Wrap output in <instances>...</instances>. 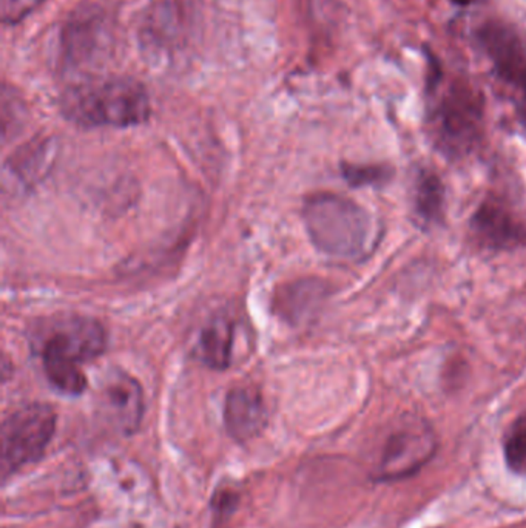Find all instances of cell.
Returning <instances> with one entry per match:
<instances>
[{
	"label": "cell",
	"instance_id": "cell-1",
	"mask_svg": "<svg viewBox=\"0 0 526 528\" xmlns=\"http://www.w3.org/2000/svg\"><path fill=\"white\" fill-rule=\"evenodd\" d=\"M61 111L85 128H127L149 121L151 102L144 83L132 76H87L62 91Z\"/></svg>",
	"mask_w": 526,
	"mask_h": 528
},
{
	"label": "cell",
	"instance_id": "cell-2",
	"mask_svg": "<svg viewBox=\"0 0 526 528\" xmlns=\"http://www.w3.org/2000/svg\"><path fill=\"white\" fill-rule=\"evenodd\" d=\"M303 218L316 249L333 258L357 260L375 245L377 228L371 213L343 195H311Z\"/></svg>",
	"mask_w": 526,
	"mask_h": 528
},
{
	"label": "cell",
	"instance_id": "cell-3",
	"mask_svg": "<svg viewBox=\"0 0 526 528\" xmlns=\"http://www.w3.org/2000/svg\"><path fill=\"white\" fill-rule=\"evenodd\" d=\"M427 96V132L435 149L448 160L471 155L483 138L482 96L465 82L453 83L442 93L429 90Z\"/></svg>",
	"mask_w": 526,
	"mask_h": 528
},
{
	"label": "cell",
	"instance_id": "cell-4",
	"mask_svg": "<svg viewBox=\"0 0 526 528\" xmlns=\"http://www.w3.org/2000/svg\"><path fill=\"white\" fill-rule=\"evenodd\" d=\"M106 346V329L95 318L70 317L56 323L42 348L47 378L61 393L82 394L87 388L82 365L98 359Z\"/></svg>",
	"mask_w": 526,
	"mask_h": 528
},
{
	"label": "cell",
	"instance_id": "cell-5",
	"mask_svg": "<svg viewBox=\"0 0 526 528\" xmlns=\"http://www.w3.org/2000/svg\"><path fill=\"white\" fill-rule=\"evenodd\" d=\"M55 431V410L45 403H30L6 417L0 429L2 480L39 461Z\"/></svg>",
	"mask_w": 526,
	"mask_h": 528
},
{
	"label": "cell",
	"instance_id": "cell-6",
	"mask_svg": "<svg viewBox=\"0 0 526 528\" xmlns=\"http://www.w3.org/2000/svg\"><path fill=\"white\" fill-rule=\"evenodd\" d=\"M479 39L504 83L514 90L517 110L526 124V44L508 23L491 21L479 31Z\"/></svg>",
	"mask_w": 526,
	"mask_h": 528
},
{
	"label": "cell",
	"instance_id": "cell-7",
	"mask_svg": "<svg viewBox=\"0 0 526 528\" xmlns=\"http://www.w3.org/2000/svg\"><path fill=\"white\" fill-rule=\"evenodd\" d=\"M110 38V22L99 6L76 10L62 28V65L78 68L95 64L108 48Z\"/></svg>",
	"mask_w": 526,
	"mask_h": 528
},
{
	"label": "cell",
	"instance_id": "cell-8",
	"mask_svg": "<svg viewBox=\"0 0 526 528\" xmlns=\"http://www.w3.org/2000/svg\"><path fill=\"white\" fill-rule=\"evenodd\" d=\"M435 446L434 434L427 427L400 429L389 437L378 479L395 480L412 476L431 459Z\"/></svg>",
	"mask_w": 526,
	"mask_h": 528
},
{
	"label": "cell",
	"instance_id": "cell-9",
	"mask_svg": "<svg viewBox=\"0 0 526 528\" xmlns=\"http://www.w3.org/2000/svg\"><path fill=\"white\" fill-rule=\"evenodd\" d=\"M474 238L487 249L506 250L526 246V224L506 203L489 196L471 218Z\"/></svg>",
	"mask_w": 526,
	"mask_h": 528
},
{
	"label": "cell",
	"instance_id": "cell-10",
	"mask_svg": "<svg viewBox=\"0 0 526 528\" xmlns=\"http://www.w3.org/2000/svg\"><path fill=\"white\" fill-rule=\"evenodd\" d=\"M100 402L111 422L124 433H134L144 412V394L136 378L127 373H111L100 391Z\"/></svg>",
	"mask_w": 526,
	"mask_h": 528
},
{
	"label": "cell",
	"instance_id": "cell-11",
	"mask_svg": "<svg viewBox=\"0 0 526 528\" xmlns=\"http://www.w3.org/2000/svg\"><path fill=\"white\" fill-rule=\"evenodd\" d=\"M224 423L228 433L238 442H247L266 428L267 410L260 389L233 388L226 397Z\"/></svg>",
	"mask_w": 526,
	"mask_h": 528
},
{
	"label": "cell",
	"instance_id": "cell-12",
	"mask_svg": "<svg viewBox=\"0 0 526 528\" xmlns=\"http://www.w3.org/2000/svg\"><path fill=\"white\" fill-rule=\"evenodd\" d=\"M412 206L418 221L432 228L442 224L446 212V189L437 173L420 170L412 187Z\"/></svg>",
	"mask_w": 526,
	"mask_h": 528
},
{
	"label": "cell",
	"instance_id": "cell-13",
	"mask_svg": "<svg viewBox=\"0 0 526 528\" xmlns=\"http://www.w3.org/2000/svg\"><path fill=\"white\" fill-rule=\"evenodd\" d=\"M235 325L226 316H216L201 331V359L213 369H226L232 363Z\"/></svg>",
	"mask_w": 526,
	"mask_h": 528
},
{
	"label": "cell",
	"instance_id": "cell-14",
	"mask_svg": "<svg viewBox=\"0 0 526 528\" xmlns=\"http://www.w3.org/2000/svg\"><path fill=\"white\" fill-rule=\"evenodd\" d=\"M341 173L352 187H380L393 178V167L389 164H343Z\"/></svg>",
	"mask_w": 526,
	"mask_h": 528
},
{
	"label": "cell",
	"instance_id": "cell-15",
	"mask_svg": "<svg viewBox=\"0 0 526 528\" xmlns=\"http://www.w3.org/2000/svg\"><path fill=\"white\" fill-rule=\"evenodd\" d=\"M504 461L511 472L526 474V414L519 417L504 437Z\"/></svg>",
	"mask_w": 526,
	"mask_h": 528
},
{
	"label": "cell",
	"instance_id": "cell-16",
	"mask_svg": "<svg viewBox=\"0 0 526 528\" xmlns=\"http://www.w3.org/2000/svg\"><path fill=\"white\" fill-rule=\"evenodd\" d=\"M45 0H0V19L5 27H14L31 16Z\"/></svg>",
	"mask_w": 526,
	"mask_h": 528
},
{
	"label": "cell",
	"instance_id": "cell-17",
	"mask_svg": "<svg viewBox=\"0 0 526 528\" xmlns=\"http://www.w3.org/2000/svg\"><path fill=\"white\" fill-rule=\"evenodd\" d=\"M453 2H454L455 5L468 6L471 5V4H474L476 0H453Z\"/></svg>",
	"mask_w": 526,
	"mask_h": 528
}]
</instances>
